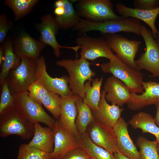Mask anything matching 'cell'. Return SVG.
Masks as SVG:
<instances>
[{
  "label": "cell",
  "mask_w": 159,
  "mask_h": 159,
  "mask_svg": "<svg viewBox=\"0 0 159 159\" xmlns=\"http://www.w3.org/2000/svg\"><path fill=\"white\" fill-rule=\"evenodd\" d=\"M143 25L139 20L132 17L95 21L81 19L74 29L81 33L96 30L104 34H112L121 32L140 35Z\"/></svg>",
  "instance_id": "obj_1"
},
{
  "label": "cell",
  "mask_w": 159,
  "mask_h": 159,
  "mask_svg": "<svg viewBox=\"0 0 159 159\" xmlns=\"http://www.w3.org/2000/svg\"><path fill=\"white\" fill-rule=\"evenodd\" d=\"M106 93L104 90L102 91L98 109L92 113L95 119L113 128L121 117L124 109L117 105L108 104L105 98Z\"/></svg>",
  "instance_id": "obj_21"
},
{
  "label": "cell",
  "mask_w": 159,
  "mask_h": 159,
  "mask_svg": "<svg viewBox=\"0 0 159 159\" xmlns=\"http://www.w3.org/2000/svg\"><path fill=\"white\" fill-rule=\"evenodd\" d=\"M51 153L44 151L28 144L19 146L17 159H51Z\"/></svg>",
  "instance_id": "obj_31"
},
{
  "label": "cell",
  "mask_w": 159,
  "mask_h": 159,
  "mask_svg": "<svg viewBox=\"0 0 159 159\" xmlns=\"http://www.w3.org/2000/svg\"><path fill=\"white\" fill-rule=\"evenodd\" d=\"M64 8L63 7H59L55 8L54 13L56 16H59L62 15L64 12Z\"/></svg>",
  "instance_id": "obj_39"
},
{
  "label": "cell",
  "mask_w": 159,
  "mask_h": 159,
  "mask_svg": "<svg viewBox=\"0 0 159 159\" xmlns=\"http://www.w3.org/2000/svg\"><path fill=\"white\" fill-rule=\"evenodd\" d=\"M21 61L16 68L11 70L6 79L12 94L27 91L36 80L37 60L25 57Z\"/></svg>",
  "instance_id": "obj_6"
},
{
  "label": "cell",
  "mask_w": 159,
  "mask_h": 159,
  "mask_svg": "<svg viewBox=\"0 0 159 159\" xmlns=\"http://www.w3.org/2000/svg\"><path fill=\"white\" fill-rule=\"evenodd\" d=\"M79 15L90 21H99L121 18L114 11L109 0H82L77 4Z\"/></svg>",
  "instance_id": "obj_9"
},
{
  "label": "cell",
  "mask_w": 159,
  "mask_h": 159,
  "mask_svg": "<svg viewBox=\"0 0 159 159\" xmlns=\"http://www.w3.org/2000/svg\"><path fill=\"white\" fill-rule=\"evenodd\" d=\"M12 95L13 106L22 117L33 124L42 123L53 129L56 120L45 111L41 104L29 97L28 91Z\"/></svg>",
  "instance_id": "obj_3"
},
{
  "label": "cell",
  "mask_w": 159,
  "mask_h": 159,
  "mask_svg": "<svg viewBox=\"0 0 159 159\" xmlns=\"http://www.w3.org/2000/svg\"><path fill=\"white\" fill-rule=\"evenodd\" d=\"M58 66L65 68L68 73L69 86L72 93L79 96L83 100L85 96L84 90L85 83L93 80L95 73L90 69L91 63L80 57L75 59H63L57 61Z\"/></svg>",
  "instance_id": "obj_2"
},
{
  "label": "cell",
  "mask_w": 159,
  "mask_h": 159,
  "mask_svg": "<svg viewBox=\"0 0 159 159\" xmlns=\"http://www.w3.org/2000/svg\"><path fill=\"white\" fill-rule=\"evenodd\" d=\"M81 98L73 93L60 97V113L58 120L63 127L76 137L79 133L75 125L77 114L75 102Z\"/></svg>",
  "instance_id": "obj_16"
},
{
  "label": "cell",
  "mask_w": 159,
  "mask_h": 159,
  "mask_svg": "<svg viewBox=\"0 0 159 159\" xmlns=\"http://www.w3.org/2000/svg\"><path fill=\"white\" fill-rule=\"evenodd\" d=\"M76 138L79 147L91 159H116L113 153L94 143L86 133L79 134Z\"/></svg>",
  "instance_id": "obj_24"
},
{
  "label": "cell",
  "mask_w": 159,
  "mask_h": 159,
  "mask_svg": "<svg viewBox=\"0 0 159 159\" xmlns=\"http://www.w3.org/2000/svg\"><path fill=\"white\" fill-rule=\"evenodd\" d=\"M155 105L156 107V112L154 118L156 124L159 127V103L156 104Z\"/></svg>",
  "instance_id": "obj_38"
},
{
  "label": "cell",
  "mask_w": 159,
  "mask_h": 159,
  "mask_svg": "<svg viewBox=\"0 0 159 159\" xmlns=\"http://www.w3.org/2000/svg\"><path fill=\"white\" fill-rule=\"evenodd\" d=\"M140 35L144 40L146 50L135 60L138 69H144L155 77H159V47L152 32L143 25Z\"/></svg>",
  "instance_id": "obj_7"
},
{
  "label": "cell",
  "mask_w": 159,
  "mask_h": 159,
  "mask_svg": "<svg viewBox=\"0 0 159 159\" xmlns=\"http://www.w3.org/2000/svg\"><path fill=\"white\" fill-rule=\"evenodd\" d=\"M133 4L135 8L150 10L159 7V0H134Z\"/></svg>",
  "instance_id": "obj_35"
},
{
  "label": "cell",
  "mask_w": 159,
  "mask_h": 159,
  "mask_svg": "<svg viewBox=\"0 0 159 159\" xmlns=\"http://www.w3.org/2000/svg\"><path fill=\"white\" fill-rule=\"evenodd\" d=\"M61 159H91L88 154L78 147L67 153Z\"/></svg>",
  "instance_id": "obj_37"
},
{
  "label": "cell",
  "mask_w": 159,
  "mask_h": 159,
  "mask_svg": "<svg viewBox=\"0 0 159 159\" xmlns=\"http://www.w3.org/2000/svg\"><path fill=\"white\" fill-rule=\"evenodd\" d=\"M105 40L111 49L124 63L134 70H140L135 58L141 44V41L129 40L115 34H107Z\"/></svg>",
  "instance_id": "obj_8"
},
{
  "label": "cell",
  "mask_w": 159,
  "mask_h": 159,
  "mask_svg": "<svg viewBox=\"0 0 159 159\" xmlns=\"http://www.w3.org/2000/svg\"><path fill=\"white\" fill-rule=\"evenodd\" d=\"M75 104L77 112L76 126L79 134H83L95 117L90 107L83 102L81 98L76 101Z\"/></svg>",
  "instance_id": "obj_27"
},
{
  "label": "cell",
  "mask_w": 159,
  "mask_h": 159,
  "mask_svg": "<svg viewBox=\"0 0 159 159\" xmlns=\"http://www.w3.org/2000/svg\"><path fill=\"white\" fill-rule=\"evenodd\" d=\"M44 57L41 56L37 60L36 80L39 81L48 92L60 97L69 95L73 93L68 85V77L64 75L60 78H53L48 73Z\"/></svg>",
  "instance_id": "obj_11"
},
{
  "label": "cell",
  "mask_w": 159,
  "mask_h": 159,
  "mask_svg": "<svg viewBox=\"0 0 159 159\" xmlns=\"http://www.w3.org/2000/svg\"><path fill=\"white\" fill-rule=\"evenodd\" d=\"M85 133L97 145L112 153L117 152V138L112 127L95 118L88 126Z\"/></svg>",
  "instance_id": "obj_12"
},
{
  "label": "cell",
  "mask_w": 159,
  "mask_h": 159,
  "mask_svg": "<svg viewBox=\"0 0 159 159\" xmlns=\"http://www.w3.org/2000/svg\"><path fill=\"white\" fill-rule=\"evenodd\" d=\"M156 140L151 141L146 138L140 136L136 141L140 148V159H159Z\"/></svg>",
  "instance_id": "obj_30"
},
{
  "label": "cell",
  "mask_w": 159,
  "mask_h": 159,
  "mask_svg": "<svg viewBox=\"0 0 159 159\" xmlns=\"http://www.w3.org/2000/svg\"><path fill=\"white\" fill-rule=\"evenodd\" d=\"M39 1L37 0H6L4 4L13 11L17 21L28 14Z\"/></svg>",
  "instance_id": "obj_29"
},
{
  "label": "cell",
  "mask_w": 159,
  "mask_h": 159,
  "mask_svg": "<svg viewBox=\"0 0 159 159\" xmlns=\"http://www.w3.org/2000/svg\"><path fill=\"white\" fill-rule=\"evenodd\" d=\"M116 159H132L127 157L120 152L117 150L113 153Z\"/></svg>",
  "instance_id": "obj_40"
},
{
  "label": "cell",
  "mask_w": 159,
  "mask_h": 159,
  "mask_svg": "<svg viewBox=\"0 0 159 159\" xmlns=\"http://www.w3.org/2000/svg\"><path fill=\"white\" fill-rule=\"evenodd\" d=\"M64 4V0H58L56 1L55 2L54 4L55 8L63 7Z\"/></svg>",
  "instance_id": "obj_42"
},
{
  "label": "cell",
  "mask_w": 159,
  "mask_h": 159,
  "mask_svg": "<svg viewBox=\"0 0 159 159\" xmlns=\"http://www.w3.org/2000/svg\"><path fill=\"white\" fill-rule=\"evenodd\" d=\"M107 94V101L119 107L122 106L129 100L131 93L124 83L114 76L108 77L104 85Z\"/></svg>",
  "instance_id": "obj_19"
},
{
  "label": "cell",
  "mask_w": 159,
  "mask_h": 159,
  "mask_svg": "<svg viewBox=\"0 0 159 159\" xmlns=\"http://www.w3.org/2000/svg\"><path fill=\"white\" fill-rule=\"evenodd\" d=\"M156 40L158 44L159 47V32L156 34V36L155 37Z\"/></svg>",
  "instance_id": "obj_43"
},
{
  "label": "cell",
  "mask_w": 159,
  "mask_h": 159,
  "mask_svg": "<svg viewBox=\"0 0 159 159\" xmlns=\"http://www.w3.org/2000/svg\"><path fill=\"white\" fill-rule=\"evenodd\" d=\"M1 87L0 101V113L13 105L14 96L11 92L6 80Z\"/></svg>",
  "instance_id": "obj_34"
},
{
  "label": "cell",
  "mask_w": 159,
  "mask_h": 159,
  "mask_svg": "<svg viewBox=\"0 0 159 159\" xmlns=\"http://www.w3.org/2000/svg\"><path fill=\"white\" fill-rule=\"evenodd\" d=\"M128 124L121 117L113 127L117 140V150L132 159H140L139 151L129 133Z\"/></svg>",
  "instance_id": "obj_17"
},
{
  "label": "cell",
  "mask_w": 159,
  "mask_h": 159,
  "mask_svg": "<svg viewBox=\"0 0 159 159\" xmlns=\"http://www.w3.org/2000/svg\"><path fill=\"white\" fill-rule=\"evenodd\" d=\"M60 97L59 95L51 92L42 100L41 104L57 120H59L60 113Z\"/></svg>",
  "instance_id": "obj_32"
},
{
  "label": "cell",
  "mask_w": 159,
  "mask_h": 159,
  "mask_svg": "<svg viewBox=\"0 0 159 159\" xmlns=\"http://www.w3.org/2000/svg\"><path fill=\"white\" fill-rule=\"evenodd\" d=\"M34 133L28 144L45 152L51 153L54 149V133L49 127H43L39 123L34 124Z\"/></svg>",
  "instance_id": "obj_22"
},
{
  "label": "cell",
  "mask_w": 159,
  "mask_h": 159,
  "mask_svg": "<svg viewBox=\"0 0 159 159\" xmlns=\"http://www.w3.org/2000/svg\"><path fill=\"white\" fill-rule=\"evenodd\" d=\"M11 26V22L8 19L6 14H3L0 16V42H3L7 32Z\"/></svg>",
  "instance_id": "obj_36"
},
{
  "label": "cell",
  "mask_w": 159,
  "mask_h": 159,
  "mask_svg": "<svg viewBox=\"0 0 159 159\" xmlns=\"http://www.w3.org/2000/svg\"><path fill=\"white\" fill-rule=\"evenodd\" d=\"M54 149L51 159H61L70 151L79 147L76 137L56 120L54 128Z\"/></svg>",
  "instance_id": "obj_14"
},
{
  "label": "cell",
  "mask_w": 159,
  "mask_h": 159,
  "mask_svg": "<svg viewBox=\"0 0 159 159\" xmlns=\"http://www.w3.org/2000/svg\"><path fill=\"white\" fill-rule=\"evenodd\" d=\"M64 12L61 16L55 17L59 28L67 29L74 28L81 18L74 9L72 4L67 0H64Z\"/></svg>",
  "instance_id": "obj_28"
},
{
  "label": "cell",
  "mask_w": 159,
  "mask_h": 159,
  "mask_svg": "<svg viewBox=\"0 0 159 159\" xmlns=\"http://www.w3.org/2000/svg\"><path fill=\"white\" fill-rule=\"evenodd\" d=\"M142 86L144 91L141 94L131 93L126 104L131 110H140L146 106L159 103V83L153 81H143Z\"/></svg>",
  "instance_id": "obj_15"
},
{
  "label": "cell",
  "mask_w": 159,
  "mask_h": 159,
  "mask_svg": "<svg viewBox=\"0 0 159 159\" xmlns=\"http://www.w3.org/2000/svg\"><path fill=\"white\" fill-rule=\"evenodd\" d=\"M157 148L158 149V153L159 155V143H158L157 145Z\"/></svg>",
  "instance_id": "obj_44"
},
{
  "label": "cell",
  "mask_w": 159,
  "mask_h": 159,
  "mask_svg": "<svg viewBox=\"0 0 159 159\" xmlns=\"http://www.w3.org/2000/svg\"><path fill=\"white\" fill-rule=\"evenodd\" d=\"M76 42L80 47L81 57L94 61L100 57L112 59L115 54L105 39L83 36L77 38Z\"/></svg>",
  "instance_id": "obj_10"
},
{
  "label": "cell",
  "mask_w": 159,
  "mask_h": 159,
  "mask_svg": "<svg viewBox=\"0 0 159 159\" xmlns=\"http://www.w3.org/2000/svg\"><path fill=\"white\" fill-rule=\"evenodd\" d=\"M4 59L1 65L0 73V84L1 86L6 80L10 72L16 68L21 63V59L14 52L12 41L8 39L3 46Z\"/></svg>",
  "instance_id": "obj_25"
},
{
  "label": "cell",
  "mask_w": 159,
  "mask_h": 159,
  "mask_svg": "<svg viewBox=\"0 0 159 159\" xmlns=\"http://www.w3.org/2000/svg\"><path fill=\"white\" fill-rule=\"evenodd\" d=\"M4 59V53L3 47L1 46L0 47V66H1Z\"/></svg>",
  "instance_id": "obj_41"
},
{
  "label": "cell",
  "mask_w": 159,
  "mask_h": 159,
  "mask_svg": "<svg viewBox=\"0 0 159 159\" xmlns=\"http://www.w3.org/2000/svg\"><path fill=\"white\" fill-rule=\"evenodd\" d=\"M117 11L122 17H132L140 20L150 27L155 38L158 32L155 25L156 19L159 14V6L151 10H146L127 7L121 3H117L115 5Z\"/></svg>",
  "instance_id": "obj_20"
},
{
  "label": "cell",
  "mask_w": 159,
  "mask_h": 159,
  "mask_svg": "<svg viewBox=\"0 0 159 159\" xmlns=\"http://www.w3.org/2000/svg\"><path fill=\"white\" fill-rule=\"evenodd\" d=\"M34 133V124L22 117L13 105L0 113L1 137L16 135L22 139L28 140L32 138Z\"/></svg>",
  "instance_id": "obj_4"
},
{
  "label": "cell",
  "mask_w": 159,
  "mask_h": 159,
  "mask_svg": "<svg viewBox=\"0 0 159 159\" xmlns=\"http://www.w3.org/2000/svg\"><path fill=\"white\" fill-rule=\"evenodd\" d=\"M45 46L40 41L23 32L16 39L13 49L15 54L21 59L26 57L37 60Z\"/></svg>",
  "instance_id": "obj_18"
},
{
  "label": "cell",
  "mask_w": 159,
  "mask_h": 159,
  "mask_svg": "<svg viewBox=\"0 0 159 159\" xmlns=\"http://www.w3.org/2000/svg\"><path fill=\"white\" fill-rule=\"evenodd\" d=\"M103 78H97L92 81H87L84 85L85 94L83 102L88 105L92 113L96 112L98 108V105L100 100V89Z\"/></svg>",
  "instance_id": "obj_26"
},
{
  "label": "cell",
  "mask_w": 159,
  "mask_h": 159,
  "mask_svg": "<svg viewBox=\"0 0 159 159\" xmlns=\"http://www.w3.org/2000/svg\"><path fill=\"white\" fill-rule=\"evenodd\" d=\"M37 29L40 34L39 41L44 44L49 45L53 49L55 55L59 57L61 54V48L69 49L74 51L77 57V51L80 47L62 46L57 42L56 36L59 29L55 17L52 15H44L41 18V23L37 25Z\"/></svg>",
  "instance_id": "obj_13"
},
{
  "label": "cell",
  "mask_w": 159,
  "mask_h": 159,
  "mask_svg": "<svg viewBox=\"0 0 159 159\" xmlns=\"http://www.w3.org/2000/svg\"><path fill=\"white\" fill-rule=\"evenodd\" d=\"M27 91L29 97L40 104L49 92L44 85L37 80L30 85Z\"/></svg>",
  "instance_id": "obj_33"
},
{
  "label": "cell",
  "mask_w": 159,
  "mask_h": 159,
  "mask_svg": "<svg viewBox=\"0 0 159 159\" xmlns=\"http://www.w3.org/2000/svg\"><path fill=\"white\" fill-rule=\"evenodd\" d=\"M128 123L134 129H140L143 133H148L153 135L156 141L159 143V127L154 118L149 114L139 112L134 115Z\"/></svg>",
  "instance_id": "obj_23"
},
{
  "label": "cell",
  "mask_w": 159,
  "mask_h": 159,
  "mask_svg": "<svg viewBox=\"0 0 159 159\" xmlns=\"http://www.w3.org/2000/svg\"><path fill=\"white\" fill-rule=\"evenodd\" d=\"M102 71L110 73L122 82L131 93L143 91V76L140 70H134L124 63L116 55L110 61L100 64Z\"/></svg>",
  "instance_id": "obj_5"
}]
</instances>
